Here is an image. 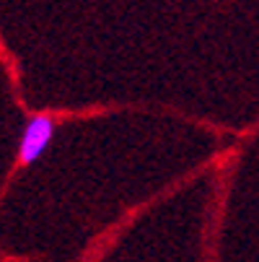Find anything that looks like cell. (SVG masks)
Returning a JSON list of instances; mask_svg holds the SVG:
<instances>
[{
  "mask_svg": "<svg viewBox=\"0 0 259 262\" xmlns=\"http://www.w3.org/2000/svg\"><path fill=\"white\" fill-rule=\"evenodd\" d=\"M57 117L55 115H31L21 130V140H18V166H34L39 161L57 135Z\"/></svg>",
  "mask_w": 259,
  "mask_h": 262,
  "instance_id": "1",
  "label": "cell"
}]
</instances>
